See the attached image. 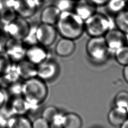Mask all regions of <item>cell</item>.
<instances>
[{"label": "cell", "mask_w": 128, "mask_h": 128, "mask_svg": "<svg viewBox=\"0 0 128 128\" xmlns=\"http://www.w3.org/2000/svg\"><path fill=\"white\" fill-rule=\"evenodd\" d=\"M48 94L46 82L36 76L24 80L22 82V96L30 105V110L43 103Z\"/></svg>", "instance_id": "6da1fadb"}, {"label": "cell", "mask_w": 128, "mask_h": 128, "mask_svg": "<svg viewBox=\"0 0 128 128\" xmlns=\"http://www.w3.org/2000/svg\"><path fill=\"white\" fill-rule=\"evenodd\" d=\"M56 26L61 37L74 40L80 38L84 32V21L72 11L61 12Z\"/></svg>", "instance_id": "7a4b0ae2"}, {"label": "cell", "mask_w": 128, "mask_h": 128, "mask_svg": "<svg viewBox=\"0 0 128 128\" xmlns=\"http://www.w3.org/2000/svg\"><path fill=\"white\" fill-rule=\"evenodd\" d=\"M114 26V20L100 12H96L84 21V32L90 37L104 36Z\"/></svg>", "instance_id": "3957f363"}, {"label": "cell", "mask_w": 128, "mask_h": 128, "mask_svg": "<svg viewBox=\"0 0 128 128\" xmlns=\"http://www.w3.org/2000/svg\"><path fill=\"white\" fill-rule=\"evenodd\" d=\"M86 49L90 60L98 65L105 63L110 54L104 36L90 37L86 42Z\"/></svg>", "instance_id": "277c9868"}, {"label": "cell", "mask_w": 128, "mask_h": 128, "mask_svg": "<svg viewBox=\"0 0 128 128\" xmlns=\"http://www.w3.org/2000/svg\"><path fill=\"white\" fill-rule=\"evenodd\" d=\"M30 26L31 24L27 19L17 16L11 22L2 28L8 38L22 41L29 32Z\"/></svg>", "instance_id": "5b68a950"}, {"label": "cell", "mask_w": 128, "mask_h": 128, "mask_svg": "<svg viewBox=\"0 0 128 128\" xmlns=\"http://www.w3.org/2000/svg\"><path fill=\"white\" fill-rule=\"evenodd\" d=\"M60 68L58 62L50 57L36 66V76L44 82H50L59 74Z\"/></svg>", "instance_id": "8992f818"}, {"label": "cell", "mask_w": 128, "mask_h": 128, "mask_svg": "<svg viewBox=\"0 0 128 128\" xmlns=\"http://www.w3.org/2000/svg\"><path fill=\"white\" fill-rule=\"evenodd\" d=\"M58 32L54 26L40 23L36 28V38L38 44L48 48L56 41Z\"/></svg>", "instance_id": "52a82bcc"}, {"label": "cell", "mask_w": 128, "mask_h": 128, "mask_svg": "<svg viewBox=\"0 0 128 128\" xmlns=\"http://www.w3.org/2000/svg\"><path fill=\"white\" fill-rule=\"evenodd\" d=\"M26 47L21 40L8 38L4 52L11 60L14 63L25 59Z\"/></svg>", "instance_id": "ba28073f"}, {"label": "cell", "mask_w": 128, "mask_h": 128, "mask_svg": "<svg viewBox=\"0 0 128 128\" xmlns=\"http://www.w3.org/2000/svg\"><path fill=\"white\" fill-rule=\"evenodd\" d=\"M49 53L47 48L38 44L26 47L25 59L38 66L49 58Z\"/></svg>", "instance_id": "9c48e42d"}, {"label": "cell", "mask_w": 128, "mask_h": 128, "mask_svg": "<svg viewBox=\"0 0 128 128\" xmlns=\"http://www.w3.org/2000/svg\"><path fill=\"white\" fill-rule=\"evenodd\" d=\"M39 6L34 0H16L13 10L18 16L28 20L36 14Z\"/></svg>", "instance_id": "30bf717a"}, {"label": "cell", "mask_w": 128, "mask_h": 128, "mask_svg": "<svg viewBox=\"0 0 128 128\" xmlns=\"http://www.w3.org/2000/svg\"><path fill=\"white\" fill-rule=\"evenodd\" d=\"M104 36L110 53L114 54L118 48L126 44L124 34L116 28L110 30Z\"/></svg>", "instance_id": "8fae6325"}, {"label": "cell", "mask_w": 128, "mask_h": 128, "mask_svg": "<svg viewBox=\"0 0 128 128\" xmlns=\"http://www.w3.org/2000/svg\"><path fill=\"white\" fill-rule=\"evenodd\" d=\"M97 6L90 0L76 2L72 12L85 21L96 12Z\"/></svg>", "instance_id": "7c38bea8"}, {"label": "cell", "mask_w": 128, "mask_h": 128, "mask_svg": "<svg viewBox=\"0 0 128 128\" xmlns=\"http://www.w3.org/2000/svg\"><path fill=\"white\" fill-rule=\"evenodd\" d=\"M61 12L54 4L46 6L40 16V23L55 26L59 18Z\"/></svg>", "instance_id": "4fadbf2b"}, {"label": "cell", "mask_w": 128, "mask_h": 128, "mask_svg": "<svg viewBox=\"0 0 128 128\" xmlns=\"http://www.w3.org/2000/svg\"><path fill=\"white\" fill-rule=\"evenodd\" d=\"M75 49L74 40L62 37L55 45L54 52L58 56L66 58L71 56L74 52Z\"/></svg>", "instance_id": "5bb4252c"}, {"label": "cell", "mask_w": 128, "mask_h": 128, "mask_svg": "<svg viewBox=\"0 0 128 128\" xmlns=\"http://www.w3.org/2000/svg\"><path fill=\"white\" fill-rule=\"evenodd\" d=\"M128 116L126 108L114 106L108 112V120L113 126L120 127L127 119Z\"/></svg>", "instance_id": "9a60e30c"}, {"label": "cell", "mask_w": 128, "mask_h": 128, "mask_svg": "<svg viewBox=\"0 0 128 128\" xmlns=\"http://www.w3.org/2000/svg\"><path fill=\"white\" fill-rule=\"evenodd\" d=\"M20 78L24 80L36 76V66L24 59L16 63Z\"/></svg>", "instance_id": "2e32d148"}, {"label": "cell", "mask_w": 128, "mask_h": 128, "mask_svg": "<svg viewBox=\"0 0 128 128\" xmlns=\"http://www.w3.org/2000/svg\"><path fill=\"white\" fill-rule=\"evenodd\" d=\"M32 121L26 114L12 115L6 128H32Z\"/></svg>", "instance_id": "e0dca14e"}, {"label": "cell", "mask_w": 128, "mask_h": 128, "mask_svg": "<svg viewBox=\"0 0 128 128\" xmlns=\"http://www.w3.org/2000/svg\"><path fill=\"white\" fill-rule=\"evenodd\" d=\"M9 110L12 115L26 114L30 110V106L22 96H16L11 102Z\"/></svg>", "instance_id": "ac0fdd59"}, {"label": "cell", "mask_w": 128, "mask_h": 128, "mask_svg": "<svg viewBox=\"0 0 128 128\" xmlns=\"http://www.w3.org/2000/svg\"><path fill=\"white\" fill-rule=\"evenodd\" d=\"M82 120L77 114L72 112L64 114L62 128H82Z\"/></svg>", "instance_id": "d6986e66"}, {"label": "cell", "mask_w": 128, "mask_h": 128, "mask_svg": "<svg viewBox=\"0 0 128 128\" xmlns=\"http://www.w3.org/2000/svg\"><path fill=\"white\" fill-rule=\"evenodd\" d=\"M114 23L116 28L123 33H128V9L120 12L115 15Z\"/></svg>", "instance_id": "ffe728a7"}, {"label": "cell", "mask_w": 128, "mask_h": 128, "mask_svg": "<svg viewBox=\"0 0 128 128\" xmlns=\"http://www.w3.org/2000/svg\"><path fill=\"white\" fill-rule=\"evenodd\" d=\"M104 6L108 12L116 15L126 8L127 3L126 0H108Z\"/></svg>", "instance_id": "44dd1931"}, {"label": "cell", "mask_w": 128, "mask_h": 128, "mask_svg": "<svg viewBox=\"0 0 128 128\" xmlns=\"http://www.w3.org/2000/svg\"><path fill=\"white\" fill-rule=\"evenodd\" d=\"M17 14L13 9L4 8L0 12V26L2 28L14 20Z\"/></svg>", "instance_id": "7402d4cb"}, {"label": "cell", "mask_w": 128, "mask_h": 128, "mask_svg": "<svg viewBox=\"0 0 128 128\" xmlns=\"http://www.w3.org/2000/svg\"><path fill=\"white\" fill-rule=\"evenodd\" d=\"M116 62L120 65H128V44H124L118 48L114 54Z\"/></svg>", "instance_id": "603a6c76"}, {"label": "cell", "mask_w": 128, "mask_h": 128, "mask_svg": "<svg viewBox=\"0 0 128 128\" xmlns=\"http://www.w3.org/2000/svg\"><path fill=\"white\" fill-rule=\"evenodd\" d=\"M114 104L116 106L126 108L128 107V91L118 92L114 96Z\"/></svg>", "instance_id": "cb8c5ba5"}, {"label": "cell", "mask_w": 128, "mask_h": 128, "mask_svg": "<svg viewBox=\"0 0 128 128\" xmlns=\"http://www.w3.org/2000/svg\"><path fill=\"white\" fill-rule=\"evenodd\" d=\"M75 2L72 0H54V4L61 12L72 11Z\"/></svg>", "instance_id": "d4e9b609"}, {"label": "cell", "mask_w": 128, "mask_h": 128, "mask_svg": "<svg viewBox=\"0 0 128 128\" xmlns=\"http://www.w3.org/2000/svg\"><path fill=\"white\" fill-rule=\"evenodd\" d=\"M37 25L31 24L30 28L26 36L22 41L26 47L38 44L36 38V28Z\"/></svg>", "instance_id": "484cf974"}, {"label": "cell", "mask_w": 128, "mask_h": 128, "mask_svg": "<svg viewBox=\"0 0 128 128\" xmlns=\"http://www.w3.org/2000/svg\"><path fill=\"white\" fill-rule=\"evenodd\" d=\"M59 112L56 106L52 105L48 106L43 109L41 116L50 123Z\"/></svg>", "instance_id": "4316f807"}, {"label": "cell", "mask_w": 128, "mask_h": 128, "mask_svg": "<svg viewBox=\"0 0 128 128\" xmlns=\"http://www.w3.org/2000/svg\"><path fill=\"white\" fill-rule=\"evenodd\" d=\"M11 64V60L5 52L0 53V76H2Z\"/></svg>", "instance_id": "83f0119b"}, {"label": "cell", "mask_w": 128, "mask_h": 128, "mask_svg": "<svg viewBox=\"0 0 128 128\" xmlns=\"http://www.w3.org/2000/svg\"><path fill=\"white\" fill-rule=\"evenodd\" d=\"M32 128H50V123L42 117H38L32 122Z\"/></svg>", "instance_id": "f1b7e54d"}, {"label": "cell", "mask_w": 128, "mask_h": 128, "mask_svg": "<svg viewBox=\"0 0 128 128\" xmlns=\"http://www.w3.org/2000/svg\"><path fill=\"white\" fill-rule=\"evenodd\" d=\"M12 114L10 111H2V108L0 110V128H6L8 122L10 117Z\"/></svg>", "instance_id": "f546056e"}, {"label": "cell", "mask_w": 128, "mask_h": 128, "mask_svg": "<svg viewBox=\"0 0 128 128\" xmlns=\"http://www.w3.org/2000/svg\"><path fill=\"white\" fill-rule=\"evenodd\" d=\"M64 114L59 112L50 123V128H62Z\"/></svg>", "instance_id": "4dcf8cb0"}, {"label": "cell", "mask_w": 128, "mask_h": 128, "mask_svg": "<svg viewBox=\"0 0 128 128\" xmlns=\"http://www.w3.org/2000/svg\"><path fill=\"white\" fill-rule=\"evenodd\" d=\"M6 94L2 89L0 88V110L2 108L6 100Z\"/></svg>", "instance_id": "1f68e13d"}, {"label": "cell", "mask_w": 128, "mask_h": 128, "mask_svg": "<svg viewBox=\"0 0 128 128\" xmlns=\"http://www.w3.org/2000/svg\"><path fill=\"white\" fill-rule=\"evenodd\" d=\"M96 6H104L108 0H90Z\"/></svg>", "instance_id": "d6a6232c"}, {"label": "cell", "mask_w": 128, "mask_h": 128, "mask_svg": "<svg viewBox=\"0 0 128 128\" xmlns=\"http://www.w3.org/2000/svg\"><path fill=\"white\" fill-rule=\"evenodd\" d=\"M122 76L124 80L128 84V65L124 66L122 70Z\"/></svg>", "instance_id": "836d02e7"}, {"label": "cell", "mask_w": 128, "mask_h": 128, "mask_svg": "<svg viewBox=\"0 0 128 128\" xmlns=\"http://www.w3.org/2000/svg\"><path fill=\"white\" fill-rule=\"evenodd\" d=\"M120 128H128V118L120 126Z\"/></svg>", "instance_id": "e575fe53"}, {"label": "cell", "mask_w": 128, "mask_h": 128, "mask_svg": "<svg viewBox=\"0 0 128 128\" xmlns=\"http://www.w3.org/2000/svg\"><path fill=\"white\" fill-rule=\"evenodd\" d=\"M4 6L2 0H0V12L4 8Z\"/></svg>", "instance_id": "d590c367"}, {"label": "cell", "mask_w": 128, "mask_h": 128, "mask_svg": "<svg viewBox=\"0 0 128 128\" xmlns=\"http://www.w3.org/2000/svg\"><path fill=\"white\" fill-rule=\"evenodd\" d=\"M125 41H126V44H128V33L125 34Z\"/></svg>", "instance_id": "8d00e7d4"}, {"label": "cell", "mask_w": 128, "mask_h": 128, "mask_svg": "<svg viewBox=\"0 0 128 128\" xmlns=\"http://www.w3.org/2000/svg\"><path fill=\"white\" fill-rule=\"evenodd\" d=\"M34 0L39 4V6H40V4H42L46 0Z\"/></svg>", "instance_id": "74e56055"}, {"label": "cell", "mask_w": 128, "mask_h": 128, "mask_svg": "<svg viewBox=\"0 0 128 128\" xmlns=\"http://www.w3.org/2000/svg\"><path fill=\"white\" fill-rule=\"evenodd\" d=\"M127 3V8H128V0H126Z\"/></svg>", "instance_id": "f35d334b"}, {"label": "cell", "mask_w": 128, "mask_h": 128, "mask_svg": "<svg viewBox=\"0 0 128 128\" xmlns=\"http://www.w3.org/2000/svg\"><path fill=\"white\" fill-rule=\"evenodd\" d=\"M126 112H127V114H128V107L126 108Z\"/></svg>", "instance_id": "ab89813d"}, {"label": "cell", "mask_w": 128, "mask_h": 128, "mask_svg": "<svg viewBox=\"0 0 128 128\" xmlns=\"http://www.w3.org/2000/svg\"><path fill=\"white\" fill-rule=\"evenodd\" d=\"M72 0L74 1V2H77V1H78V0Z\"/></svg>", "instance_id": "60d3db41"}, {"label": "cell", "mask_w": 128, "mask_h": 128, "mask_svg": "<svg viewBox=\"0 0 128 128\" xmlns=\"http://www.w3.org/2000/svg\"><path fill=\"white\" fill-rule=\"evenodd\" d=\"M1 30H1V29H0V31H1Z\"/></svg>", "instance_id": "b9f144b4"}]
</instances>
